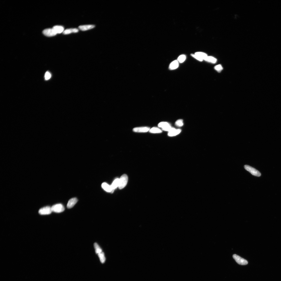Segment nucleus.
Returning a JSON list of instances; mask_svg holds the SVG:
<instances>
[{"instance_id":"3","label":"nucleus","mask_w":281,"mask_h":281,"mask_svg":"<svg viewBox=\"0 0 281 281\" xmlns=\"http://www.w3.org/2000/svg\"><path fill=\"white\" fill-rule=\"evenodd\" d=\"M51 208L52 212L57 213L62 212L65 210L64 207L61 204H57L54 205Z\"/></svg>"},{"instance_id":"14","label":"nucleus","mask_w":281,"mask_h":281,"mask_svg":"<svg viewBox=\"0 0 281 281\" xmlns=\"http://www.w3.org/2000/svg\"><path fill=\"white\" fill-rule=\"evenodd\" d=\"M53 29L57 34H60L64 31V27L62 26H54Z\"/></svg>"},{"instance_id":"23","label":"nucleus","mask_w":281,"mask_h":281,"mask_svg":"<svg viewBox=\"0 0 281 281\" xmlns=\"http://www.w3.org/2000/svg\"><path fill=\"white\" fill-rule=\"evenodd\" d=\"M175 124L176 126L179 127H181L183 126L184 125L183 120L182 119H180L177 120L175 123Z\"/></svg>"},{"instance_id":"22","label":"nucleus","mask_w":281,"mask_h":281,"mask_svg":"<svg viewBox=\"0 0 281 281\" xmlns=\"http://www.w3.org/2000/svg\"><path fill=\"white\" fill-rule=\"evenodd\" d=\"M186 59V56L185 55H182L178 57V62L180 63H183L185 61Z\"/></svg>"},{"instance_id":"8","label":"nucleus","mask_w":281,"mask_h":281,"mask_svg":"<svg viewBox=\"0 0 281 281\" xmlns=\"http://www.w3.org/2000/svg\"><path fill=\"white\" fill-rule=\"evenodd\" d=\"M77 199L76 198L71 199L68 202L67 207L68 208H71L73 207L76 204L78 201Z\"/></svg>"},{"instance_id":"19","label":"nucleus","mask_w":281,"mask_h":281,"mask_svg":"<svg viewBox=\"0 0 281 281\" xmlns=\"http://www.w3.org/2000/svg\"><path fill=\"white\" fill-rule=\"evenodd\" d=\"M205 61L212 63H215L217 61L216 59L211 56H207L205 60Z\"/></svg>"},{"instance_id":"4","label":"nucleus","mask_w":281,"mask_h":281,"mask_svg":"<svg viewBox=\"0 0 281 281\" xmlns=\"http://www.w3.org/2000/svg\"><path fill=\"white\" fill-rule=\"evenodd\" d=\"M233 257L238 264L241 265H246L248 264V262L246 260L236 254L234 255L233 256Z\"/></svg>"},{"instance_id":"9","label":"nucleus","mask_w":281,"mask_h":281,"mask_svg":"<svg viewBox=\"0 0 281 281\" xmlns=\"http://www.w3.org/2000/svg\"><path fill=\"white\" fill-rule=\"evenodd\" d=\"M102 187L106 191L108 192L113 193L112 190V189L111 185H110L106 183H103L102 185Z\"/></svg>"},{"instance_id":"26","label":"nucleus","mask_w":281,"mask_h":281,"mask_svg":"<svg viewBox=\"0 0 281 281\" xmlns=\"http://www.w3.org/2000/svg\"><path fill=\"white\" fill-rule=\"evenodd\" d=\"M191 56L196 59L200 62H202L203 60L200 57H199L198 56L195 55V54H191Z\"/></svg>"},{"instance_id":"6","label":"nucleus","mask_w":281,"mask_h":281,"mask_svg":"<svg viewBox=\"0 0 281 281\" xmlns=\"http://www.w3.org/2000/svg\"><path fill=\"white\" fill-rule=\"evenodd\" d=\"M43 33L45 36L49 37H52L57 34L53 28L45 29L43 31Z\"/></svg>"},{"instance_id":"1","label":"nucleus","mask_w":281,"mask_h":281,"mask_svg":"<svg viewBox=\"0 0 281 281\" xmlns=\"http://www.w3.org/2000/svg\"><path fill=\"white\" fill-rule=\"evenodd\" d=\"M128 180V177L126 174H124L119 179V188L122 189L124 188L127 184Z\"/></svg>"},{"instance_id":"7","label":"nucleus","mask_w":281,"mask_h":281,"mask_svg":"<svg viewBox=\"0 0 281 281\" xmlns=\"http://www.w3.org/2000/svg\"><path fill=\"white\" fill-rule=\"evenodd\" d=\"M150 129L148 127H141L135 128L133 129V131L136 132H146L149 131Z\"/></svg>"},{"instance_id":"16","label":"nucleus","mask_w":281,"mask_h":281,"mask_svg":"<svg viewBox=\"0 0 281 281\" xmlns=\"http://www.w3.org/2000/svg\"><path fill=\"white\" fill-rule=\"evenodd\" d=\"M149 132L152 133H161L162 131L160 129L156 127H153L150 130Z\"/></svg>"},{"instance_id":"15","label":"nucleus","mask_w":281,"mask_h":281,"mask_svg":"<svg viewBox=\"0 0 281 281\" xmlns=\"http://www.w3.org/2000/svg\"><path fill=\"white\" fill-rule=\"evenodd\" d=\"M78 30L77 29H66L63 32L64 34H68L72 33H76L78 32Z\"/></svg>"},{"instance_id":"13","label":"nucleus","mask_w":281,"mask_h":281,"mask_svg":"<svg viewBox=\"0 0 281 281\" xmlns=\"http://www.w3.org/2000/svg\"><path fill=\"white\" fill-rule=\"evenodd\" d=\"M179 66V62L178 60H175L171 63L169 66V69L171 70H174L177 68Z\"/></svg>"},{"instance_id":"11","label":"nucleus","mask_w":281,"mask_h":281,"mask_svg":"<svg viewBox=\"0 0 281 281\" xmlns=\"http://www.w3.org/2000/svg\"><path fill=\"white\" fill-rule=\"evenodd\" d=\"M95 27V25H81L79 27V28L81 31H84L93 29Z\"/></svg>"},{"instance_id":"12","label":"nucleus","mask_w":281,"mask_h":281,"mask_svg":"<svg viewBox=\"0 0 281 281\" xmlns=\"http://www.w3.org/2000/svg\"><path fill=\"white\" fill-rule=\"evenodd\" d=\"M119 179L117 178L115 180L111 185L112 189V192L113 193L115 189L117 187L119 186Z\"/></svg>"},{"instance_id":"21","label":"nucleus","mask_w":281,"mask_h":281,"mask_svg":"<svg viewBox=\"0 0 281 281\" xmlns=\"http://www.w3.org/2000/svg\"><path fill=\"white\" fill-rule=\"evenodd\" d=\"M98 255L101 262L102 263H103L105 262V260L104 253L102 252L98 253Z\"/></svg>"},{"instance_id":"17","label":"nucleus","mask_w":281,"mask_h":281,"mask_svg":"<svg viewBox=\"0 0 281 281\" xmlns=\"http://www.w3.org/2000/svg\"><path fill=\"white\" fill-rule=\"evenodd\" d=\"M171 126L170 124L166 122H162L160 123L158 125V126L162 129L166 128L167 127Z\"/></svg>"},{"instance_id":"5","label":"nucleus","mask_w":281,"mask_h":281,"mask_svg":"<svg viewBox=\"0 0 281 281\" xmlns=\"http://www.w3.org/2000/svg\"><path fill=\"white\" fill-rule=\"evenodd\" d=\"M52 212L51 207L47 206L42 208L39 211V213L41 215H48Z\"/></svg>"},{"instance_id":"10","label":"nucleus","mask_w":281,"mask_h":281,"mask_svg":"<svg viewBox=\"0 0 281 281\" xmlns=\"http://www.w3.org/2000/svg\"><path fill=\"white\" fill-rule=\"evenodd\" d=\"M181 132V130L179 129H176L174 128L172 130L168 132V135L169 137H174L179 134Z\"/></svg>"},{"instance_id":"2","label":"nucleus","mask_w":281,"mask_h":281,"mask_svg":"<svg viewBox=\"0 0 281 281\" xmlns=\"http://www.w3.org/2000/svg\"><path fill=\"white\" fill-rule=\"evenodd\" d=\"M244 167L246 170L249 172L253 176L258 177H260L261 176V173L255 168L247 165H245Z\"/></svg>"},{"instance_id":"25","label":"nucleus","mask_w":281,"mask_h":281,"mask_svg":"<svg viewBox=\"0 0 281 281\" xmlns=\"http://www.w3.org/2000/svg\"><path fill=\"white\" fill-rule=\"evenodd\" d=\"M214 69L217 71L220 72L222 70L223 68L221 65H218L214 67Z\"/></svg>"},{"instance_id":"24","label":"nucleus","mask_w":281,"mask_h":281,"mask_svg":"<svg viewBox=\"0 0 281 281\" xmlns=\"http://www.w3.org/2000/svg\"><path fill=\"white\" fill-rule=\"evenodd\" d=\"M51 77V75L49 71H47L45 73V79L46 80L50 79Z\"/></svg>"},{"instance_id":"20","label":"nucleus","mask_w":281,"mask_h":281,"mask_svg":"<svg viewBox=\"0 0 281 281\" xmlns=\"http://www.w3.org/2000/svg\"><path fill=\"white\" fill-rule=\"evenodd\" d=\"M95 250V252L96 253L98 254L102 252V250L101 247L97 243H95L94 244Z\"/></svg>"},{"instance_id":"18","label":"nucleus","mask_w":281,"mask_h":281,"mask_svg":"<svg viewBox=\"0 0 281 281\" xmlns=\"http://www.w3.org/2000/svg\"><path fill=\"white\" fill-rule=\"evenodd\" d=\"M195 54L199 56L203 60H205L208 56L206 54L202 52H197Z\"/></svg>"}]
</instances>
